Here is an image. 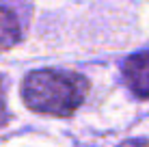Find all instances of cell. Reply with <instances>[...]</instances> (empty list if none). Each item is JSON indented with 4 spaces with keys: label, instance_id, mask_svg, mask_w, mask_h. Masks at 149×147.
Returning a JSON list of instances; mask_svg holds the SVG:
<instances>
[{
    "label": "cell",
    "instance_id": "cell-2",
    "mask_svg": "<svg viewBox=\"0 0 149 147\" xmlns=\"http://www.w3.org/2000/svg\"><path fill=\"white\" fill-rule=\"evenodd\" d=\"M123 78L134 95L149 98V50L134 54L123 63Z\"/></svg>",
    "mask_w": 149,
    "mask_h": 147
},
{
    "label": "cell",
    "instance_id": "cell-3",
    "mask_svg": "<svg viewBox=\"0 0 149 147\" xmlns=\"http://www.w3.org/2000/svg\"><path fill=\"white\" fill-rule=\"evenodd\" d=\"M22 39V26L19 20L9 7L0 4V52L13 48Z\"/></svg>",
    "mask_w": 149,
    "mask_h": 147
},
{
    "label": "cell",
    "instance_id": "cell-4",
    "mask_svg": "<svg viewBox=\"0 0 149 147\" xmlns=\"http://www.w3.org/2000/svg\"><path fill=\"white\" fill-rule=\"evenodd\" d=\"M121 147H149V141H141V139H134V141H125Z\"/></svg>",
    "mask_w": 149,
    "mask_h": 147
},
{
    "label": "cell",
    "instance_id": "cell-1",
    "mask_svg": "<svg viewBox=\"0 0 149 147\" xmlns=\"http://www.w3.org/2000/svg\"><path fill=\"white\" fill-rule=\"evenodd\" d=\"M89 82L84 76L63 69H37L24 78L22 98L26 106L41 115L67 117L86 100Z\"/></svg>",
    "mask_w": 149,
    "mask_h": 147
}]
</instances>
